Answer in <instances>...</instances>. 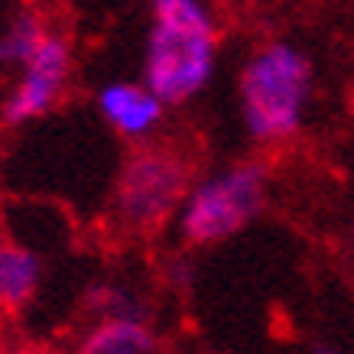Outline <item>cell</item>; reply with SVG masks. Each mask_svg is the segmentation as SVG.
<instances>
[{
	"label": "cell",
	"instance_id": "6da1fadb",
	"mask_svg": "<svg viewBox=\"0 0 354 354\" xmlns=\"http://www.w3.org/2000/svg\"><path fill=\"white\" fill-rule=\"evenodd\" d=\"M218 20L208 0H150L140 82L166 108L208 91L218 72Z\"/></svg>",
	"mask_w": 354,
	"mask_h": 354
},
{
	"label": "cell",
	"instance_id": "7a4b0ae2",
	"mask_svg": "<svg viewBox=\"0 0 354 354\" xmlns=\"http://www.w3.org/2000/svg\"><path fill=\"white\" fill-rule=\"evenodd\" d=\"M315 97V62L290 39L254 46L237 72L241 127L257 147H283L299 137Z\"/></svg>",
	"mask_w": 354,
	"mask_h": 354
},
{
	"label": "cell",
	"instance_id": "3957f363",
	"mask_svg": "<svg viewBox=\"0 0 354 354\" xmlns=\"http://www.w3.org/2000/svg\"><path fill=\"white\" fill-rule=\"evenodd\" d=\"M195 179L189 150L162 140L137 143L111 185V225L127 237H150L176 221Z\"/></svg>",
	"mask_w": 354,
	"mask_h": 354
},
{
	"label": "cell",
	"instance_id": "277c9868",
	"mask_svg": "<svg viewBox=\"0 0 354 354\" xmlns=\"http://www.w3.org/2000/svg\"><path fill=\"white\" fill-rule=\"evenodd\" d=\"M267 162L234 160L192 179L172 225L185 247H215L254 225V218L267 208Z\"/></svg>",
	"mask_w": 354,
	"mask_h": 354
},
{
	"label": "cell",
	"instance_id": "5b68a950",
	"mask_svg": "<svg viewBox=\"0 0 354 354\" xmlns=\"http://www.w3.org/2000/svg\"><path fill=\"white\" fill-rule=\"evenodd\" d=\"M72 72H75V55H72L68 36L59 30H49L3 97L0 124L23 127V124H32V120L46 118L49 111H55L72 85Z\"/></svg>",
	"mask_w": 354,
	"mask_h": 354
},
{
	"label": "cell",
	"instance_id": "8992f818",
	"mask_svg": "<svg viewBox=\"0 0 354 354\" xmlns=\"http://www.w3.org/2000/svg\"><path fill=\"white\" fill-rule=\"evenodd\" d=\"M95 108L101 120L130 143H147L156 137L169 111L143 82H124V78L104 82L97 88Z\"/></svg>",
	"mask_w": 354,
	"mask_h": 354
},
{
	"label": "cell",
	"instance_id": "52a82bcc",
	"mask_svg": "<svg viewBox=\"0 0 354 354\" xmlns=\"http://www.w3.org/2000/svg\"><path fill=\"white\" fill-rule=\"evenodd\" d=\"M68 354H160V332L150 315L91 319Z\"/></svg>",
	"mask_w": 354,
	"mask_h": 354
},
{
	"label": "cell",
	"instance_id": "ba28073f",
	"mask_svg": "<svg viewBox=\"0 0 354 354\" xmlns=\"http://www.w3.org/2000/svg\"><path fill=\"white\" fill-rule=\"evenodd\" d=\"M43 257L30 244L0 237V312H23L43 290Z\"/></svg>",
	"mask_w": 354,
	"mask_h": 354
},
{
	"label": "cell",
	"instance_id": "9c48e42d",
	"mask_svg": "<svg viewBox=\"0 0 354 354\" xmlns=\"http://www.w3.org/2000/svg\"><path fill=\"white\" fill-rule=\"evenodd\" d=\"M85 306L95 319H124V315H150L147 302L133 286L120 279H97L85 292Z\"/></svg>",
	"mask_w": 354,
	"mask_h": 354
},
{
	"label": "cell",
	"instance_id": "30bf717a",
	"mask_svg": "<svg viewBox=\"0 0 354 354\" xmlns=\"http://www.w3.org/2000/svg\"><path fill=\"white\" fill-rule=\"evenodd\" d=\"M192 273H195V267H192V260H189V254H172L169 260H166V270H162V277H166V283L169 286H179V290H185L189 283H192Z\"/></svg>",
	"mask_w": 354,
	"mask_h": 354
},
{
	"label": "cell",
	"instance_id": "8fae6325",
	"mask_svg": "<svg viewBox=\"0 0 354 354\" xmlns=\"http://www.w3.org/2000/svg\"><path fill=\"white\" fill-rule=\"evenodd\" d=\"M0 354H55V351L39 348V344H20V348H10V351H0Z\"/></svg>",
	"mask_w": 354,
	"mask_h": 354
},
{
	"label": "cell",
	"instance_id": "7c38bea8",
	"mask_svg": "<svg viewBox=\"0 0 354 354\" xmlns=\"http://www.w3.org/2000/svg\"><path fill=\"white\" fill-rule=\"evenodd\" d=\"M0 65H10V46H7V30L0 23Z\"/></svg>",
	"mask_w": 354,
	"mask_h": 354
},
{
	"label": "cell",
	"instance_id": "4fadbf2b",
	"mask_svg": "<svg viewBox=\"0 0 354 354\" xmlns=\"http://www.w3.org/2000/svg\"><path fill=\"white\" fill-rule=\"evenodd\" d=\"M309 354H344L342 348H335V344H328V342H319V344H312L309 348Z\"/></svg>",
	"mask_w": 354,
	"mask_h": 354
},
{
	"label": "cell",
	"instance_id": "5bb4252c",
	"mask_svg": "<svg viewBox=\"0 0 354 354\" xmlns=\"http://www.w3.org/2000/svg\"><path fill=\"white\" fill-rule=\"evenodd\" d=\"M212 354H215V351H212Z\"/></svg>",
	"mask_w": 354,
	"mask_h": 354
}]
</instances>
